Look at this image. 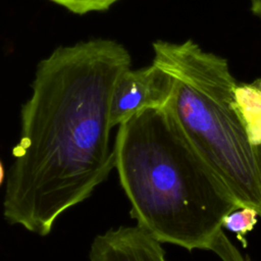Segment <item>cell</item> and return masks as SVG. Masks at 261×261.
I'll list each match as a JSON object with an SVG mask.
<instances>
[{"mask_svg":"<svg viewBox=\"0 0 261 261\" xmlns=\"http://www.w3.org/2000/svg\"><path fill=\"white\" fill-rule=\"evenodd\" d=\"M128 50L109 39L56 48L36 68L20 110L3 215L41 237L87 200L114 168L110 105Z\"/></svg>","mask_w":261,"mask_h":261,"instance_id":"cell-1","label":"cell"},{"mask_svg":"<svg viewBox=\"0 0 261 261\" xmlns=\"http://www.w3.org/2000/svg\"><path fill=\"white\" fill-rule=\"evenodd\" d=\"M114 168L137 225L161 244L210 250L222 219L240 208L163 106L119 124Z\"/></svg>","mask_w":261,"mask_h":261,"instance_id":"cell-2","label":"cell"},{"mask_svg":"<svg viewBox=\"0 0 261 261\" xmlns=\"http://www.w3.org/2000/svg\"><path fill=\"white\" fill-rule=\"evenodd\" d=\"M152 46L153 63L173 79L164 107L240 208H253L261 216V146L249 140L236 103L238 83L226 59L192 40Z\"/></svg>","mask_w":261,"mask_h":261,"instance_id":"cell-3","label":"cell"},{"mask_svg":"<svg viewBox=\"0 0 261 261\" xmlns=\"http://www.w3.org/2000/svg\"><path fill=\"white\" fill-rule=\"evenodd\" d=\"M172 88V76L153 62L147 67L124 70L116 81L111 97V126H118L146 109L163 107Z\"/></svg>","mask_w":261,"mask_h":261,"instance_id":"cell-4","label":"cell"},{"mask_svg":"<svg viewBox=\"0 0 261 261\" xmlns=\"http://www.w3.org/2000/svg\"><path fill=\"white\" fill-rule=\"evenodd\" d=\"M89 261H167L161 243L144 229L118 226L93 240Z\"/></svg>","mask_w":261,"mask_h":261,"instance_id":"cell-5","label":"cell"},{"mask_svg":"<svg viewBox=\"0 0 261 261\" xmlns=\"http://www.w3.org/2000/svg\"><path fill=\"white\" fill-rule=\"evenodd\" d=\"M236 103L250 142L261 146V90L252 84L238 85Z\"/></svg>","mask_w":261,"mask_h":261,"instance_id":"cell-6","label":"cell"},{"mask_svg":"<svg viewBox=\"0 0 261 261\" xmlns=\"http://www.w3.org/2000/svg\"><path fill=\"white\" fill-rule=\"evenodd\" d=\"M258 212L250 207L238 208L222 219V227L236 234L244 248L247 247V234L252 231L257 223Z\"/></svg>","mask_w":261,"mask_h":261,"instance_id":"cell-7","label":"cell"},{"mask_svg":"<svg viewBox=\"0 0 261 261\" xmlns=\"http://www.w3.org/2000/svg\"><path fill=\"white\" fill-rule=\"evenodd\" d=\"M68 11L84 15L90 12L104 11L109 9L118 0H50Z\"/></svg>","mask_w":261,"mask_h":261,"instance_id":"cell-8","label":"cell"},{"mask_svg":"<svg viewBox=\"0 0 261 261\" xmlns=\"http://www.w3.org/2000/svg\"><path fill=\"white\" fill-rule=\"evenodd\" d=\"M210 251L217 254L222 261H246L244 256L237 250L223 231L216 237Z\"/></svg>","mask_w":261,"mask_h":261,"instance_id":"cell-9","label":"cell"},{"mask_svg":"<svg viewBox=\"0 0 261 261\" xmlns=\"http://www.w3.org/2000/svg\"><path fill=\"white\" fill-rule=\"evenodd\" d=\"M252 12L261 19V0H250Z\"/></svg>","mask_w":261,"mask_h":261,"instance_id":"cell-10","label":"cell"},{"mask_svg":"<svg viewBox=\"0 0 261 261\" xmlns=\"http://www.w3.org/2000/svg\"><path fill=\"white\" fill-rule=\"evenodd\" d=\"M4 176H5V174H4V167L2 165V162L0 161V186L2 185V182L4 180Z\"/></svg>","mask_w":261,"mask_h":261,"instance_id":"cell-11","label":"cell"},{"mask_svg":"<svg viewBox=\"0 0 261 261\" xmlns=\"http://www.w3.org/2000/svg\"><path fill=\"white\" fill-rule=\"evenodd\" d=\"M253 86H255L256 88H258V89H260L261 90V80H256L255 82H253V83H251Z\"/></svg>","mask_w":261,"mask_h":261,"instance_id":"cell-12","label":"cell"}]
</instances>
